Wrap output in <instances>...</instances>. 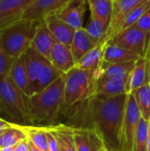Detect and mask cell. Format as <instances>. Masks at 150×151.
Listing matches in <instances>:
<instances>
[{"instance_id":"obj_20","label":"cell","mask_w":150,"mask_h":151,"mask_svg":"<svg viewBox=\"0 0 150 151\" xmlns=\"http://www.w3.org/2000/svg\"><path fill=\"white\" fill-rule=\"evenodd\" d=\"M128 78H110L99 79L95 95L105 96H117L127 94L126 84Z\"/></svg>"},{"instance_id":"obj_40","label":"cell","mask_w":150,"mask_h":151,"mask_svg":"<svg viewBox=\"0 0 150 151\" xmlns=\"http://www.w3.org/2000/svg\"><path fill=\"white\" fill-rule=\"evenodd\" d=\"M147 58H148V61H149V83H150V49L149 51V54L147 56Z\"/></svg>"},{"instance_id":"obj_39","label":"cell","mask_w":150,"mask_h":151,"mask_svg":"<svg viewBox=\"0 0 150 151\" xmlns=\"http://www.w3.org/2000/svg\"><path fill=\"white\" fill-rule=\"evenodd\" d=\"M105 148H106V150L107 151H121V150H117V149L111 148V147L108 146L107 144H105Z\"/></svg>"},{"instance_id":"obj_21","label":"cell","mask_w":150,"mask_h":151,"mask_svg":"<svg viewBox=\"0 0 150 151\" xmlns=\"http://www.w3.org/2000/svg\"><path fill=\"white\" fill-rule=\"evenodd\" d=\"M108 41H103L99 42L95 47L89 50L81 59H80L74 67L84 69V70H96L99 69L102 63L103 62V57Z\"/></svg>"},{"instance_id":"obj_42","label":"cell","mask_w":150,"mask_h":151,"mask_svg":"<svg viewBox=\"0 0 150 151\" xmlns=\"http://www.w3.org/2000/svg\"><path fill=\"white\" fill-rule=\"evenodd\" d=\"M99 151H107L106 150V148H105V145H104V147H103Z\"/></svg>"},{"instance_id":"obj_32","label":"cell","mask_w":150,"mask_h":151,"mask_svg":"<svg viewBox=\"0 0 150 151\" xmlns=\"http://www.w3.org/2000/svg\"><path fill=\"white\" fill-rule=\"evenodd\" d=\"M150 8V0H145L142 3H141L139 5H137L134 9H133L124 19L122 25L120 27L119 31L127 29L131 27H133L138 19ZM118 31V32H119Z\"/></svg>"},{"instance_id":"obj_18","label":"cell","mask_w":150,"mask_h":151,"mask_svg":"<svg viewBox=\"0 0 150 151\" xmlns=\"http://www.w3.org/2000/svg\"><path fill=\"white\" fill-rule=\"evenodd\" d=\"M99 42H95L89 36L84 27L75 30L72 42L70 47L75 63L81 59L89 50H91Z\"/></svg>"},{"instance_id":"obj_27","label":"cell","mask_w":150,"mask_h":151,"mask_svg":"<svg viewBox=\"0 0 150 151\" xmlns=\"http://www.w3.org/2000/svg\"><path fill=\"white\" fill-rule=\"evenodd\" d=\"M109 27L110 23L90 15L89 22L84 28L93 40L97 42H101L103 41H108Z\"/></svg>"},{"instance_id":"obj_24","label":"cell","mask_w":150,"mask_h":151,"mask_svg":"<svg viewBox=\"0 0 150 151\" xmlns=\"http://www.w3.org/2000/svg\"><path fill=\"white\" fill-rule=\"evenodd\" d=\"M139 58L140 57L138 55L126 49L108 43L105 50L103 61L108 63H125L137 61Z\"/></svg>"},{"instance_id":"obj_16","label":"cell","mask_w":150,"mask_h":151,"mask_svg":"<svg viewBox=\"0 0 150 151\" xmlns=\"http://www.w3.org/2000/svg\"><path fill=\"white\" fill-rule=\"evenodd\" d=\"M57 42L56 38L48 28L44 20H42L36 29L35 35L31 43V47L34 48L42 56L50 59V51Z\"/></svg>"},{"instance_id":"obj_3","label":"cell","mask_w":150,"mask_h":151,"mask_svg":"<svg viewBox=\"0 0 150 151\" xmlns=\"http://www.w3.org/2000/svg\"><path fill=\"white\" fill-rule=\"evenodd\" d=\"M0 112L6 115L12 123L22 126L29 124L28 97L9 74L0 76Z\"/></svg>"},{"instance_id":"obj_15","label":"cell","mask_w":150,"mask_h":151,"mask_svg":"<svg viewBox=\"0 0 150 151\" xmlns=\"http://www.w3.org/2000/svg\"><path fill=\"white\" fill-rule=\"evenodd\" d=\"M143 1L145 0H121L114 3L112 17L108 32V41H110L119 31L126 16Z\"/></svg>"},{"instance_id":"obj_37","label":"cell","mask_w":150,"mask_h":151,"mask_svg":"<svg viewBox=\"0 0 150 151\" xmlns=\"http://www.w3.org/2000/svg\"><path fill=\"white\" fill-rule=\"evenodd\" d=\"M28 146H29V151H42L39 148H37L31 141H29V140H28Z\"/></svg>"},{"instance_id":"obj_7","label":"cell","mask_w":150,"mask_h":151,"mask_svg":"<svg viewBox=\"0 0 150 151\" xmlns=\"http://www.w3.org/2000/svg\"><path fill=\"white\" fill-rule=\"evenodd\" d=\"M141 118L133 94H128L121 133L119 149L121 151H133L135 134Z\"/></svg>"},{"instance_id":"obj_9","label":"cell","mask_w":150,"mask_h":151,"mask_svg":"<svg viewBox=\"0 0 150 151\" xmlns=\"http://www.w3.org/2000/svg\"><path fill=\"white\" fill-rule=\"evenodd\" d=\"M87 0H71L56 12L57 15L75 30L83 27L84 16L87 11Z\"/></svg>"},{"instance_id":"obj_13","label":"cell","mask_w":150,"mask_h":151,"mask_svg":"<svg viewBox=\"0 0 150 151\" xmlns=\"http://www.w3.org/2000/svg\"><path fill=\"white\" fill-rule=\"evenodd\" d=\"M71 0H36L24 13L23 19L42 20L47 15L56 12Z\"/></svg>"},{"instance_id":"obj_36","label":"cell","mask_w":150,"mask_h":151,"mask_svg":"<svg viewBox=\"0 0 150 151\" xmlns=\"http://www.w3.org/2000/svg\"><path fill=\"white\" fill-rule=\"evenodd\" d=\"M15 123H12L11 121H8V120H5L4 119H2L0 117V134H2L5 129L12 127Z\"/></svg>"},{"instance_id":"obj_1","label":"cell","mask_w":150,"mask_h":151,"mask_svg":"<svg viewBox=\"0 0 150 151\" xmlns=\"http://www.w3.org/2000/svg\"><path fill=\"white\" fill-rule=\"evenodd\" d=\"M128 94L117 96L94 95L82 103L89 128L95 129L108 146L119 150Z\"/></svg>"},{"instance_id":"obj_23","label":"cell","mask_w":150,"mask_h":151,"mask_svg":"<svg viewBox=\"0 0 150 151\" xmlns=\"http://www.w3.org/2000/svg\"><path fill=\"white\" fill-rule=\"evenodd\" d=\"M9 75L11 76L13 82L17 85V87L29 98V81L26 68L24 54L15 59L9 73Z\"/></svg>"},{"instance_id":"obj_14","label":"cell","mask_w":150,"mask_h":151,"mask_svg":"<svg viewBox=\"0 0 150 151\" xmlns=\"http://www.w3.org/2000/svg\"><path fill=\"white\" fill-rule=\"evenodd\" d=\"M49 60L57 70L63 73H68L76 65L71 48L57 41L51 49Z\"/></svg>"},{"instance_id":"obj_8","label":"cell","mask_w":150,"mask_h":151,"mask_svg":"<svg viewBox=\"0 0 150 151\" xmlns=\"http://www.w3.org/2000/svg\"><path fill=\"white\" fill-rule=\"evenodd\" d=\"M36 0H0V30L21 20Z\"/></svg>"},{"instance_id":"obj_22","label":"cell","mask_w":150,"mask_h":151,"mask_svg":"<svg viewBox=\"0 0 150 151\" xmlns=\"http://www.w3.org/2000/svg\"><path fill=\"white\" fill-rule=\"evenodd\" d=\"M46 127L55 136L60 151H77L72 127L58 124Z\"/></svg>"},{"instance_id":"obj_30","label":"cell","mask_w":150,"mask_h":151,"mask_svg":"<svg viewBox=\"0 0 150 151\" xmlns=\"http://www.w3.org/2000/svg\"><path fill=\"white\" fill-rule=\"evenodd\" d=\"M141 117L150 122V83L133 92Z\"/></svg>"},{"instance_id":"obj_5","label":"cell","mask_w":150,"mask_h":151,"mask_svg":"<svg viewBox=\"0 0 150 151\" xmlns=\"http://www.w3.org/2000/svg\"><path fill=\"white\" fill-rule=\"evenodd\" d=\"M41 21L22 19L1 30L3 45L11 58L17 59L31 46L37 27Z\"/></svg>"},{"instance_id":"obj_4","label":"cell","mask_w":150,"mask_h":151,"mask_svg":"<svg viewBox=\"0 0 150 151\" xmlns=\"http://www.w3.org/2000/svg\"><path fill=\"white\" fill-rule=\"evenodd\" d=\"M65 74L64 106L83 103L95 95L98 81V69L84 70L73 67Z\"/></svg>"},{"instance_id":"obj_26","label":"cell","mask_w":150,"mask_h":151,"mask_svg":"<svg viewBox=\"0 0 150 151\" xmlns=\"http://www.w3.org/2000/svg\"><path fill=\"white\" fill-rule=\"evenodd\" d=\"M27 139V135L24 127L22 125L14 124L0 134V149L15 146Z\"/></svg>"},{"instance_id":"obj_33","label":"cell","mask_w":150,"mask_h":151,"mask_svg":"<svg viewBox=\"0 0 150 151\" xmlns=\"http://www.w3.org/2000/svg\"><path fill=\"white\" fill-rule=\"evenodd\" d=\"M14 61L15 59L11 58L4 50L2 42L1 30H0V76L9 74Z\"/></svg>"},{"instance_id":"obj_43","label":"cell","mask_w":150,"mask_h":151,"mask_svg":"<svg viewBox=\"0 0 150 151\" xmlns=\"http://www.w3.org/2000/svg\"><path fill=\"white\" fill-rule=\"evenodd\" d=\"M119 1H121V0H113L114 3H117V2H119Z\"/></svg>"},{"instance_id":"obj_28","label":"cell","mask_w":150,"mask_h":151,"mask_svg":"<svg viewBox=\"0 0 150 151\" xmlns=\"http://www.w3.org/2000/svg\"><path fill=\"white\" fill-rule=\"evenodd\" d=\"M92 16L111 24L113 12V0H87Z\"/></svg>"},{"instance_id":"obj_11","label":"cell","mask_w":150,"mask_h":151,"mask_svg":"<svg viewBox=\"0 0 150 151\" xmlns=\"http://www.w3.org/2000/svg\"><path fill=\"white\" fill-rule=\"evenodd\" d=\"M24 57H25L26 68H27V77L29 81V97H30L34 94V89H35L39 74L47 58L42 56L40 53H38L31 46L26 50V52L24 53Z\"/></svg>"},{"instance_id":"obj_41","label":"cell","mask_w":150,"mask_h":151,"mask_svg":"<svg viewBox=\"0 0 150 151\" xmlns=\"http://www.w3.org/2000/svg\"><path fill=\"white\" fill-rule=\"evenodd\" d=\"M147 151H150V126L149 133V139H148V145H147Z\"/></svg>"},{"instance_id":"obj_38","label":"cell","mask_w":150,"mask_h":151,"mask_svg":"<svg viewBox=\"0 0 150 151\" xmlns=\"http://www.w3.org/2000/svg\"><path fill=\"white\" fill-rule=\"evenodd\" d=\"M15 146H16V145H15ZM15 146H11V147H6V148L0 149V151H14Z\"/></svg>"},{"instance_id":"obj_10","label":"cell","mask_w":150,"mask_h":151,"mask_svg":"<svg viewBox=\"0 0 150 151\" xmlns=\"http://www.w3.org/2000/svg\"><path fill=\"white\" fill-rule=\"evenodd\" d=\"M73 139L77 151H99L105 142L99 133L89 127H72Z\"/></svg>"},{"instance_id":"obj_34","label":"cell","mask_w":150,"mask_h":151,"mask_svg":"<svg viewBox=\"0 0 150 151\" xmlns=\"http://www.w3.org/2000/svg\"><path fill=\"white\" fill-rule=\"evenodd\" d=\"M141 31L150 33V8L133 26Z\"/></svg>"},{"instance_id":"obj_2","label":"cell","mask_w":150,"mask_h":151,"mask_svg":"<svg viewBox=\"0 0 150 151\" xmlns=\"http://www.w3.org/2000/svg\"><path fill=\"white\" fill-rule=\"evenodd\" d=\"M65 74H63L42 91L28 98L29 126H54L65 105Z\"/></svg>"},{"instance_id":"obj_29","label":"cell","mask_w":150,"mask_h":151,"mask_svg":"<svg viewBox=\"0 0 150 151\" xmlns=\"http://www.w3.org/2000/svg\"><path fill=\"white\" fill-rule=\"evenodd\" d=\"M27 133V139L31 141L37 148L42 151H50L47 131L43 127H34V126H23Z\"/></svg>"},{"instance_id":"obj_19","label":"cell","mask_w":150,"mask_h":151,"mask_svg":"<svg viewBox=\"0 0 150 151\" xmlns=\"http://www.w3.org/2000/svg\"><path fill=\"white\" fill-rule=\"evenodd\" d=\"M136 61L125 63H108L103 61L98 69L99 79L110 78H128L134 67Z\"/></svg>"},{"instance_id":"obj_25","label":"cell","mask_w":150,"mask_h":151,"mask_svg":"<svg viewBox=\"0 0 150 151\" xmlns=\"http://www.w3.org/2000/svg\"><path fill=\"white\" fill-rule=\"evenodd\" d=\"M63 74H65V73H63L59 70H57L50 63V61L49 59H47L41 70L40 74H39L34 95L42 91L44 88H46L50 84H52L57 79H58Z\"/></svg>"},{"instance_id":"obj_17","label":"cell","mask_w":150,"mask_h":151,"mask_svg":"<svg viewBox=\"0 0 150 151\" xmlns=\"http://www.w3.org/2000/svg\"><path fill=\"white\" fill-rule=\"evenodd\" d=\"M149 83V61L147 58H140L127 79V94H131L139 88Z\"/></svg>"},{"instance_id":"obj_12","label":"cell","mask_w":150,"mask_h":151,"mask_svg":"<svg viewBox=\"0 0 150 151\" xmlns=\"http://www.w3.org/2000/svg\"><path fill=\"white\" fill-rule=\"evenodd\" d=\"M42 20L46 23L48 28L50 30L56 40L63 44L71 47L75 29L63 21L56 12L47 15Z\"/></svg>"},{"instance_id":"obj_31","label":"cell","mask_w":150,"mask_h":151,"mask_svg":"<svg viewBox=\"0 0 150 151\" xmlns=\"http://www.w3.org/2000/svg\"><path fill=\"white\" fill-rule=\"evenodd\" d=\"M149 126V121L144 119L143 118L141 119L133 141V151H147Z\"/></svg>"},{"instance_id":"obj_6","label":"cell","mask_w":150,"mask_h":151,"mask_svg":"<svg viewBox=\"0 0 150 151\" xmlns=\"http://www.w3.org/2000/svg\"><path fill=\"white\" fill-rule=\"evenodd\" d=\"M109 43L126 49L140 58H147L150 49V33L131 27L117 33Z\"/></svg>"},{"instance_id":"obj_35","label":"cell","mask_w":150,"mask_h":151,"mask_svg":"<svg viewBox=\"0 0 150 151\" xmlns=\"http://www.w3.org/2000/svg\"><path fill=\"white\" fill-rule=\"evenodd\" d=\"M14 151H29V146H28V140H24L18 143L15 146Z\"/></svg>"}]
</instances>
